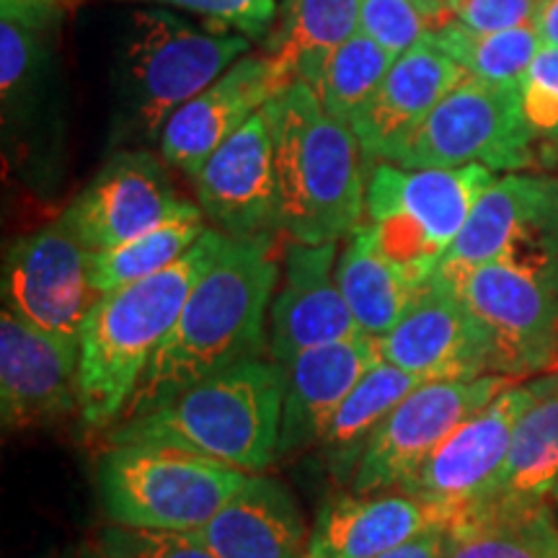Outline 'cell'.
<instances>
[{
	"instance_id": "cell-1",
	"label": "cell",
	"mask_w": 558,
	"mask_h": 558,
	"mask_svg": "<svg viewBox=\"0 0 558 558\" xmlns=\"http://www.w3.org/2000/svg\"><path fill=\"white\" fill-rule=\"evenodd\" d=\"M277 282L275 233L228 239L153 354L122 418L145 414L230 365L262 357L269 349L267 313Z\"/></svg>"
},
{
	"instance_id": "cell-2",
	"label": "cell",
	"mask_w": 558,
	"mask_h": 558,
	"mask_svg": "<svg viewBox=\"0 0 558 558\" xmlns=\"http://www.w3.org/2000/svg\"><path fill=\"white\" fill-rule=\"evenodd\" d=\"M248 52L251 39L228 26L160 5L132 11L111 70L109 153L158 143L166 122Z\"/></svg>"
},
{
	"instance_id": "cell-3",
	"label": "cell",
	"mask_w": 558,
	"mask_h": 558,
	"mask_svg": "<svg viewBox=\"0 0 558 558\" xmlns=\"http://www.w3.org/2000/svg\"><path fill=\"white\" fill-rule=\"evenodd\" d=\"M228 239L209 228L169 269L107 292L90 311L78 341L81 418L86 429H111L120 422L153 354L177 326L194 284L218 259Z\"/></svg>"
},
{
	"instance_id": "cell-4",
	"label": "cell",
	"mask_w": 558,
	"mask_h": 558,
	"mask_svg": "<svg viewBox=\"0 0 558 558\" xmlns=\"http://www.w3.org/2000/svg\"><path fill=\"white\" fill-rule=\"evenodd\" d=\"M279 186V230L300 243H339L367 215V179L354 132L295 81L267 107Z\"/></svg>"
},
{
	"instance_id": "cell-5",
	"label": "cell",
	"mask_w": 558,
	"mask_h": 558,
	"mask_svg": "<svg viewBox=\"0 0 558 558\" xmlns=\"http://www.w3.org/2000/svg\"><path fill=\"white\" fill-rule=\"evenodd\" d=\"M284 378L275 360H243L109 429V445H166L246 473L277 460Z\"/></svg>"
},
{
	"instance_id": "cell-6",
	"label": "cell",
	"mask_w": 558,
	"mask_h": 558,
	"mask_svg": "<svg viewBox=\"0 0 558 558\" xmlns=\"http://www.w3.org/2000/svg\"><path fill=\"white\" fill-rule=\"evenodd\" d=\"M251 473L166 445H109L96 488L111 525L194 533L207 525Z\"/></svg>"
},
{
	"instance_id": "cell-7",
	"label": "cell",
	"mask_w": 558,
	"mask_h": 558,
	"mask_svg": "<svg viewBox=\"0 0 558 558\" xmlns=\"http://www.w3.org/2000/svg\"><path fill=\"white\" fill-rule=\"evenodd\" d=\"M494 181L497 171L486 166L401 169L375 163L367 177V222L388 259L416 284H424Z\"/></svg>"
},
{
	"instance_id": "cell-8",
	"label": "cell",
	"mask_w": 558,
	"mask_h": 558,
	"mask_svg": "<svg viewBox=\"0 0 558 558\" xmlns=\"http://www.w3.org/2000/svg\"><path fill=\"white\" fill-rule=\"evenodd\" d=\"M533 160L535 137L522 117L520 86H492L465 75L390 163L401 169L486 166L520 173Z\"/></svg>"
},
{
	"instance_id": "cell-9",
	"label": "cell",
	"mask_w": 558,
	"mask_h": 558,
	"mask_svg": "<svg viewBox=\"0 0 558 558\" xmlns=\"http://www.w3.org/2000/svg\"><path fill=\"white\" fill-rule=\"evenodd\" d=\"M101 298L90 279V251L62 215L5 251V311L47 337L78 347L83 326Z\"/></svg>"
},
{
	"instance_id": "cell-10",
	"label": "cell",
	"mask_w": 558,
	"mask_h": 558,
	"mask_svg": "<svg viewBox=\"0 0 558 558\" xmlns=\"http://www.w3.org/2000/svg\"><path fill=\"white\" fill-rule=\"evenodd\" d=\"M558 388V373L512 383L452 435L399 486L411 497L442 509L450 522L476 505L501 463L520 418Z\"/></svg>"
},
{
	"instance_id": "cell-11",
	"label": "cell",
	"mask_w": 558,
	"mask_h": 558,
	"mask_svg": "<svg viewBox=\"0 0 558 558\" xmlns=\"http://www.w3.org/2000/svg\"><path fill=\"white\" fill-rule=\"evenodd\" d=\"M512 383L518 380L507 375H481L473 380H432L411 390L369 437L352 476V492L378 494L399 488L445 437Z\"/></svg>"
},
{
	"instance_id": "cell-12",
	"label": "cell",
	"mask_w": 558,
	"mask_h": 558,
	"mask_svg": "<svg viewBox=\"0 0 558 558\" xmlns=\"http://www.w3.org/2000/svg\"><path fill=\"white\" fill-rule=\"evenodd\" d=\"M60 16L0 13V101L5 158L19 166H52L54 135V26Z\"/></svg>"
},
{
	"instance_id": "cell-13",
	"label": "cell",
	"mask_w": 558,
	"mask_h": 558,
	"mask_svg": "<svg viewBox=\"0 0 558 558\" xmlns=\"http://www.w3.org/2000/svg\"><path fill=\"white\" fill-rule=\"evenodd\" d=\"M380 357L424 383L473 380L494 373L492 344L478 318L442 275H432L386 337Z\"/></svg>"
},
{
	"instance_id": "cell-14",
	"label": "cell",
	"mask_w": 558,
	"mask_h": 558,
	"mask_svg": "<svg viewBox=\"0 0 558 558\" xmlns=\"http://www.w3.org/2000/svg\"><path fill=\"white\" fill-rule=\"evenodd\" d=\"M186 205L190 202L173 190L163 158L148 148H122L109 153L101 171L62 218L96 254L148 233Z\"/></svg>"
},
{
	"instance_id": "cell-15",
	"label": "cell",
	"mask_w": 558,
	"mask_h": 558,
	"mask_svg": "<svg viewBox=\"0 0 558 558\" xmlns=\"http://www.w3.org/2000/svg\"><path fill=\"white\" fill-rule=\"evenodd\" d=\"M288 86L269 52H248L166 122L160 158L194 181L205 160Z\"/></svg>"
},
{
	"instance_id": "cell-16",
	"label": "cell",
	"mask_w": 558,
	"mask_h": 558,
	"mask_svg": "<svg viewBox=\"0 0 558 558\" xmlns=\"http://www.w3.org/2000/svg\"><path fill=\"white\" fill-rule=\"evenodd\" d=\"M337 243L284 246L282 284L269 308V349L277 365H288L303 352L360 337L337 282Z\"/></svg>"
},
{
	"instance_id": "cell-17",
	"label": "cell",
	"mask_w": 558,
	"mask_h": 558,
	"mask_svg": "<svg viewBox=\"0 0 558 558\" xmlns=\"http://www.w3.org/2000/svg\"><path fill=\"white\" fill-rule=\"evenodd\" d=\"M199 207L230 239L279 230L275 145L264 109L213 153L194 179Z\"/></svg>"
},
{
	"instance_id": "cell-18",
	"label": "cell",
	"mask_w": 558,
	"mask_h": 558,
	"mask_svg": "<svg viewBox=\"0 0 558 558\" xmlns=\"http://www.w3.org/2000/svg\"><path fill=\"white\" fill-rule=\"evenodd\" d=\"M81 414L78 347L0 313V418L3 429L45 427Z\"/></svg>"
},
{
	"instance_id": "cell-19",
	"label": "cell",
	"mask_w": 558,
	"mask_h": 558,
	"mask_svg": "<svg viewBox=\"0 0 558 558\" xmlns=\"http://www.w3.org/2000/svg\"><path fill=\"white\" fill-rule=\"evenodd\" d=\"M380 360L378 339L360 333L337 344L308 349L288 365H279L284 399L277 458L318 445L347 396Z\"/></svg>"
},
{
	"instance_id": "cell-20",
	"label": "cell",
	"mask_w": 558,
	"mask_h": 558,
	"mask_svg": "<svg viewBox=\"0 0 558 558\" xmlns=\"http://www.w3.org/2000/svg\"><path fill=\"white\" fill-rule=\"evenodd\" d=\"M465 78V70L424 39L393 62L378 94L352 124L365 158L390 163L437 104Z\"/></svg>"
},
{
	"instance_id": "cell-21",
	"label": "cell",
	"mask_w": 558,
	"mask_h": 558,
	"mask_svg": "<svg viewBox=\"0 0 558 558\" xmlns=\"http://www.w3.org/2000/svg\"><path fill=\"white\" fill-rule=\"evenodd\" d=\"M437 525H450L442 509L399 488L337 494L318 509L308 558H378Z\"/></svg>"
},
{
	"instance_id": "cell-22",
	"label": "cell",
	"mask_w": 558,
	"mask_h": 558,
	"mask_svg": "<svg viewBox=\"0 0 558 558\" xmlns=\"http://www.w3.org/2000/svg\"><path fill=\"white\" fill-rule=\"evenodd\" d=\"M194 535L215 558H308L311 530L288 488L251 473L228 505Z\"/></svg>"
},
{
	"instance_id": "cell-23",
	"label": "cell",
	"mask_w": 558,
	"mask_h": 558,
	"mask_svg": "<svg viewBox=\"0 0 558 558\" xmlns=\"http://www.w3.org/2000/svg\"><path fill=\"white\" fill-rule=\"evenodd\" d=\"M554 213H558V179L543 173H507L481 194L463 233L437 271L458 275L501 259Z\"/></svg>"
},
{
	"instance_id": "cell-24",
	"label": "cell",
	"mask_w": 558,
	"mask_h": 558,
	"mask_svg": "<svg viewBox=\"0 0 558 558\" xmlns=\"http://www.w3.org/2000/svg\"><path fill=\"white\" fill-rule=\"evenodd\" d=\"M558 494V388L535 403L514 429L505 463L476 505L460 518L527 512ZM456 518V520H460Z\"/></svg>"
},
{
	"instance_id": "cell-25",
	"label": "cell",
	"mask_w": 558,
	"mask_h": 558,
	"mask_svg": "<svg viewBox=\"0 0 558 558\" xmlns=\"http://www.w3.org/2000/svg\"><path fill=\"white\" fill-rule=\"evenodd\" d=\"M337 282L360 331L373 339L386 337L399 324L422 288L388 259L367 220L339 254Z\"/></svg>"
},
{
	"instance_id": "cell-26",
	"label": "cell",
	"mask_w": 558,
	"mask_h": 558,
	"mask_svg": "<svg viewBox=\"0 0 558 558\" xmlns=\"http://www.w3.org/2000/svg\"><path fill=\"white\" fill-rule=\"evenodd\" d=\"M277 19L267 52L290 83L316 88L331 54L360 32V0H279Z\"/></svg>"
},
{
	"instance_id": "cell-27",
	"label": "cell",
	"mask_w": 558,
	"mask_h": 558,
	"mask_svg": "<svg viewBox=\"0 0 558 558\" xmlns=\"http://www.w3.org/2000/svg\"><path fill=\"white\" fill-rule=\"evenodd\" d=\"M424 386L422 378L380 360L354 386L341 409L333 414L329 429L318 442L326 469L337 481H352L369 437L386 422V416L407 399L411 390Z\"/></svg>"
},
{
	"instance_id": "cell-28",
	"label": "cell",
	"mask_w": 558,
	"mask_h": 558,
	"mask_svg": "<svg viewBox=\"0 0 558 558\" xmlns=\"http://www.w3.org/2000/svg\"><path fill=\"white\" fill-rule=\"evenodd\" d=\"M205 213L190 202L181 213L173 215L148 233L137 235L122 246L90 254V279L104 295L124 288V284L148 279L169 269L181 256L207 233Z\"/></svg>"
},
{
	"instance_id": "cell-29",
	"label": "cell",
	"mask_w": 558,
	"mask_h": 558,
	"mask_svg": "<svg viewBox=\"0 0 558 558\" xmlns=\"http://www.w3.org/2000/svg\"><path fill=\"white\" fill-rule=\"evenodd\" d=\"M445 558H558L556 507L452 520Z\"/></svg>"
},
{
	"instance_id": "cell-30",
	"label": "cell",
	"mask_w": 558,
	"mask_h": 558,
	"mask_svg": "<svg viewBox=\"0 0 558 558\" xmlns=\"http://www.w3.org/2000/svg\"><path fill=\"white\" fill-rule=\"evenodd\" d=\"M427 41L458 62L471 78L492 83V86H514L525 78L535 54L541 52V37L535 26H518V29L478 32L458 21H445L429 32Z\"/></svg>"
},
{
	"instance_id": "cell-31",
	"label": "cell",
	"mask_w": 558,
	"mask_h": 558,
	"mask_svg": "<svg viewBox=\"0 0 558 558\" xmlns=\"http://www.w3.org/2000/svg\"><path fill=\"white\" fill-rule=\"evenodd\" d=\"M396 60L399 58L383 50L378 41L357 32L331 54L318 86L313 90L333 120L352 130L357 117L378 94L380 83L386 81Z\"/></svg>"
},
{
	"instance_id": "cell-32",
	"label": "cell",
	"mask_w": 558,
	"mask_h": 558,
	"mask_svg": "<svg viewBox=\"0 0 558 558\" xmlns=\"http://www.w3.org/2000/svg\"><path fill=\"white\" fill-rule=\"evenodd\" d=\"M445 13L442 0H360V32L401 58L445 24Z\"/></svg>"
},
{
	"instance_id": "cell-33",
	"label": "cell",
	"mask_w": 558,
	"mask_h": 558,
	"mask_svg": "<svg viewBox=\"0 0 558 558\" xmlns=\"http://www.w3.org/2000/svg\"><path fill=\"white\" fill-rule=\"evenodd\" d=\"M94 546L107 558H215L194 533H163L109 525L99 530Z\"/></svg>"
},
{
	"instance_id": "cell-34",
	"label": "cell",
	"mask_w": 558,
	"mask_h": 558,
	"mask_svg": "<svg viewBox=\"0 0 558 558\" xmlns=\"http://www.w3.org/2000/svg\"><path fill=\"white\" fill-rule=\"evenodd\" d=\"M520 104L535 143L558 148V50L541 47L520 83Z\"/></svg>"
},
{
	"instance_id": "cell-35",
	"label": "cell",
	"mask_w": 558,
	"mask_h": 558,
	"mask_svg": "<svg viewBox=\"0 0 558 558\" xmlns=\"http://www.w3.org/2000/svg\"><path fill=\"white\" fill-rule=\"evenodd\" d=\"M140 3L194 13L209 24L228 26L251 41L269 39L279 16L277 0H140Z\"/></svg>"
},
{
	"instance_id": "cell-36",
	"label": "cell",
	"mask_w": 558,
	"mask_h": 558,
	"mask_svg": "<svg viewBox=\"0 0 558 558\" xmlns=\"http://www.w3.org/2000/svg\"><path fill=\"white\" fill-rule=\"evenodd\" d=\"M543 0H452L450 21L478 32H501L530 26Z\"/></svg>"
},
{
	"instance_id": "cell-37",
	"label": "cell",
	"mask_w": 558,
	"mask_h": 558,
	"mask_svg": "<svg viewBox=\"0 0 558 558\" xmlns=\"http://www.w3.org/2000/svg\"><path fill=\"white\" fill-rule=\"evenodd\" d=\"M448 535H450V525H437L378 558H445V550H448Z\"/></svg>"
},
{
	"instance_id": "cell-38",
	"label": "cell",
	"mask_w": 558,
	"mask_h": 558,
	"mask_svg": "<svg viewBox=\"0 0 558 558\" xmlns=\"http://www.w3.org/2000/svg\"><path fill=\"white\" fill-rule=\"evenodd\" d=\"M65 0H0V13H21V16H60Z\"/></svg>"
},
{
	"instance_id": "cell-39",
	"label": "cell",
	"mask_w": 558,
	"mask_h": 558,
	"mask_svg": "<svg viewBox=\"0 0 558 558\" xmlns=\"http://www.w3.org/2000/svg\"><path fill=\"white\" fill-rule=\"evenodd\" d=\"M533 26L538 32L543 47H556L558 50V0H543Z\"/></svg>"
},
{
	"instance_id": "cell-40",
	"label": "cell",
	"mask_w": 558,
	"mask_h": 558,
	"mask_svg": "<svg viewBox=\"0 0 558 558\" xmlns=\"http://www.w3.org/2000/svg\"><path fill=\"white\" fill-rule=\"evenodd\" d=\"M78 558H107V556H104L101 550L96 548V546H88V548H83V550H81V556H78Z\"/></svg>"
},
{
	"instance_id": "cell-41",
	"label": "cell",
	"mask_w": 558,
	"mask_h": 558,
	"mask_svg": "<svg viewBox=\"0 0 558 558\" xmlns=\"http://www.w3.org/2000/svg\"><path fill=\"white\" fill-rule=\"evenodd\" d=\"M554 507H556V512H558V494H556V499H554Z\"/></svg>"
}]
</instances>
